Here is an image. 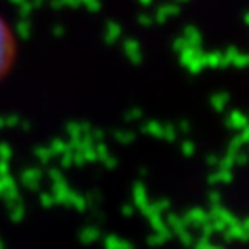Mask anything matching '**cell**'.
Returning <instances> with one entry per match:
<instances>
[{"label": "cell", "mask_w": 249, "mask_h": 249, "mask_svg": "<svg viewBox=\"0 0 249 249\" xmlns=\"http://www.w3.org/2000/svg\"><path fill=\"white\" fill-rule=\"evenodd\" d=\"M18 61V37L6 17L0 15V83L13 72Z\"/></svg>", "instance_id": "cell-1"}]
</instances>
